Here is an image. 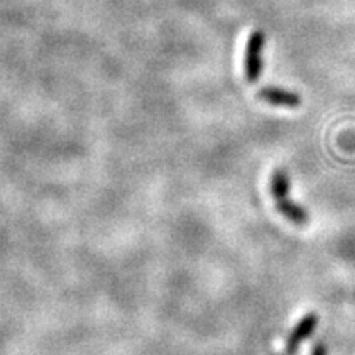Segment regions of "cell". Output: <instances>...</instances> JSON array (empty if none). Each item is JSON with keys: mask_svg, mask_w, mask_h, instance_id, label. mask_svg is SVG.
<instances>
[{"mask_svg": "<svg viewBox=\"0 0 355 355\" xmlns=\"http://www.w3.org/2000/svg\"><path fill=\"white\" fill-rule=\"evenodd\" d=\"M270 191H272V196L279 214L285 216L288 220H291L296 225L308 224V211L291 199V180L283 168H278V170L273 171L272 180H270Z\"/></svg>", "mask_w": 355, "mask_h": 355, "instance_id": "obj_1", "label": "cell"}, {"mask_svg": "<svg viewBox=\"0 0 355 355\" xmlns=\"http://www.w3.org/2000/svg\"><path fill=\"white\" fill-rule=\"evenodd\" d=\"M266 35L261 30H255L247 40L245 56H243V71L248 83H257L263 71V50Z\"/></svg>", "mask_w": 355, "mask_h": 355, "instance_id": "obj_2", "label": "cell"}, {"mask_svg": "<svg viewBox=\"0 0 355 355\" xmlns=\"http://www.w3.org/2000/svg\"><path fill=\"white\" fill-rule=\"evenodd\" d=\"M319 324V316L318 313H308L306 316L301 319V321L293 327V331L288 336L286 344H285V354L286 355H293L298 350L301 344L304 343L308 337H311L314 331H316Z\"/></svg>", "mask_w": 355, "mask_h": 355, "instance_id": "obj_3", "label": "cell"}, {"mask_svg": "<svg viewBox=\"0 0 355 355\" xmlns=\"http://www.w3.org/2000/svg\"><path fill=\"white\" fill-rule=\"evenodd\" d=\"M257 97L273 107H285V109H298L301 105V97L296 92L288 91L283 87H263L257 92Z\"/></svg>", "mask_w": 355, "mask_h": 355, "instance_id": "obj_4", "label": "cell"}, {"mask_svg": "<svg viewBox=\"0 0 355 355\" xmlns=\"http://www.w3.org/2000/svg\"><path fill=\"white\" fill-rule=\"evenodd\" d=\"M311 354H313V355H327L326 344H324L322 340H316V343L313 344V350H311Z\"/></svg>", "mask_w": 355, "mask_h": 355, "instance_id": "obj_5", "label": "cell"}]
</instances>
